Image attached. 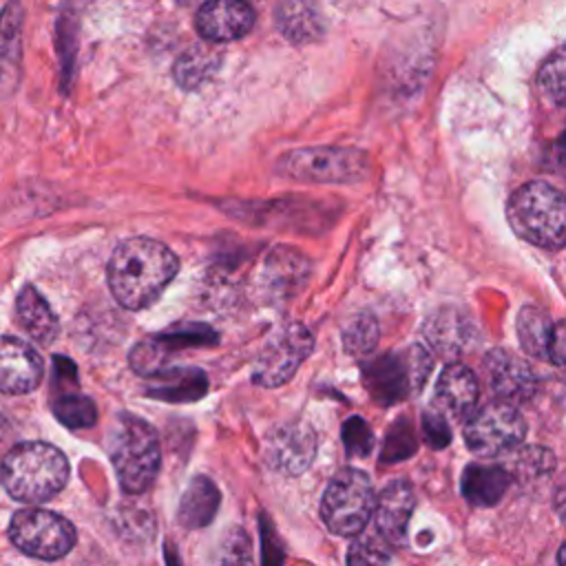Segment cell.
I'll use <instances>...</instances> for the list:
<instances>
[{"label": "cell", "mask_w": 566, "mask_h": 566, "mask_svg": "<svg viewBox=\"0 0 566 566\" xmlns=\"http://www.w3.org/2000/svg\"><path fill=\"white\" fill-rule=\"evenodd\" d=\"M374 511L376 495L365 471L347 467L329 480L323 493L321 515L332 533L343 537L358 535L367 526Z\"/></svg>", "instance_id": "cell-6"}, {"label": "cell", "mask_w": 566, "mask_h": 566, "mask_svg": "<svg viewBox=\"0 0 566 566\" xmlns=\"http://www.w3.org/2000/svg\"><path fill=\"white\" fill-rule=\"evenodd\" d=\"M413 506H416V497L407 480H394L380 491V495L376 497L374 522L385 544H391V546L405 544Z\"/></svg>", "instance_id": "cell-15"}, {"label": "cell", "mask_w": 566, "mask_h": 566, "mask_svg": "<svg viewBox=\"0 0 566 566\" xmlns=\"http://www.w3.org/2000/svg\"><path fill=\"white\" fill-rule=\"evenodd\" d=\"M517 338L522 349L539 360H551V343L555 325L537 305H524L517 314Z\"/></svg>", "instance_id": "cell-23"}, {"label": "cell", "mask_w": 566, "mask_h": 566, "mask_svg": "<svg viewBox=\"0 0 566 566\" xmlns=\"http://www.w3.org/2000/svg\"><path fill=\"white\" fill-rule=\"evenodd\" d=\"M378 321L371 314L363 312L356 314L343 329V347L352 356H363L374 352V347L378 345Z\"/></svg>", "instance_id": "cell-28"}, {"label": "cell", "mask_w": 566, "mask_h": 566, "mask_svg": "<svg viewBox=\"0 0 566 566\" xmlns=\"http://www.w3.org/2000/svg\"><path fill=\"white\" fill-rule=\"evenodd\" d=\"M276 172L305 184H354L369 172V159L358 148L310 146L285 153Z\"/></svg>", "instance_id": "cell-5"}, {"label": "cell", "mask_w": 566, "mask_h": 566, "mask_svg": "<svg viewBox=\"0 0 566 566\" xmlns=\"http://www.w3.org/2000/svg\"><path fill=\"white\" fill-rule=\"evenodd\" d=\"M511 484V473L497 464H469L462 473L460 489L469 504L493 506Z\"/></svg>", "instance_id": "cell-20"}, {"label": "cell", "mask_w": 566, "mask_h": 566, "mask_svg": "<svg viewBox=\"0 0 566 566\" xmlns=\"http://www.w3.org/2000/svg\"><path fill=\"white\" fill-rule=\"evenodd\" d=\"M557 564H559V566H566V542L562 544V548H559V553H557Z\"/></svg>", "instance_id": "cell-39"}, {"label": "cell", "mask_w": 566, "mask_h": 566, "mask_svg": "<svg viewBox=\"0 0 566 566\" xmlns=\"http://www.w3.org/2000/svg\"><path fill=\"white\" fill-rule=\"evenodd\" d=\"M305 272H307V261L292 250L281 248L268 256L265 274L272 287H279V290L294 287L305 279Z\"/></svg>", "instance_id": "cell-26"}, {"label": "cell", "mask_w": 566, "mask_h": 566, "mask_svg": "<svg viewBox=\"0 0 566 566\" xmlns=\"http://www.w3.org/2000/svg\"><path fill=\"white\" fill-rule=\"evenodd\" d=\"M416 451V438L409 418H398L394 427L387 431L385 447H382V460L385 462H398Z\"/></svg>", "instance_id": "cell-29"}, {"label": "cell", "mask_w": 566, "mask_h": 566, "mask_svg": "<svg viewBox=\"0 0 566 566\" xmlns=\"http://www.w3.org/2000/svg\"><path fill=\"white\" fill-rule=\"evenodd\" d=\"M108 458L126 493H144L159 471V440L155 429L133 416L119 413L108 436Z\"/></svg>", "instance_id": "cell-4"}, {"label": "cell", "mask_w": 566, "mask_h": 566, "mask_svg": "<svg viewBox=\"0 0 566 566\" xmlns=\"http://www.w3.org/2000/svg\"><path fill=\"white\" fill-rule=\"evenodd\" d=\"M66 480L69 462L53 444L22 442L4 455L2 484L18 502H46L66 486Z\"/></svg>", "instance_id": "cell-2"}, {"label": "cell", "mask_w": 566, "mask_h": 566, "mask_svg": "<svg viewBox=\"0 0 566 566\" xmlns=\"http://www.w3.org/2000/svg\"><path fill=\"white\" fill-rule=\"evenodd\" d=\"M44 365L35 349L15 336H4L0 345V389L4 394H29L42 380Z\"/></svg>", "instance_id": "cell-14"}, {"label": "cell", "mask_w": 566, "mask_h": 566, "mask_svg": "<svg viewBox=\"0 0 566 566\" xmlns=\"http://www.w3.org/2000/svg\"><path fill=\"white\" fill-rule=\"evenodd\" d=\"M537 80L551 102L566 106V42L542 62Z\"/></svg>", "instance_id": "cell-27"}, {"label": "cell", "mask_w": 566, "mask_h": 566, "mask_svg": "<svg viewBox=\"0 0 566 566\" xmlns=\"http://www.w3.org/2000/svg\"><path fill=\"white\" fill-rule=\"evenodd\" d=\"M221 66V51L208 44H195L188 46L172 66L175 82L184 91H195L203 82H208Z\"/></svg>", "instance_id": "cell-22"}, {"label": "cell", "mask_w": 566, "mask_h": 566, "mask_svg": "<svg viewBox=\"0 0 566 566\" xmlns=\"http://www.w3.org/2000/svg\"><path fill=\"white\" fill-rule=\"evenodd\" d=\"M506 219L513 232L533 245H566V197L546 181L520 186L506 203Z\"/></svg>", "instance_id": "cell-3"}, {"label": "cell", "mask_w": 566, "mask_h": 566, "mask_svg": "<svg viewBox=\"0 0 566 566\" xmlns=\"http://www.w3.org/2000/svg\"><path fill=\"white\" fill-rule=\"evenodd\" d=\"M484 376L497 400L506 405L526 402L537 389V378L528 363L506 349H491L486 354Z\"/></svg>", "instance_id": "cell-11"}, {"label": "cell", "mask_w": 566, "mask_h": 566, "mask_svg": "<svg viewBox=\"0 0 566 566\" xmlns=\"http://www.w3.org/2000/svg\"><path fill=\"white\" fill-rule=\"evenodd\" d=\"M526 422L522 413L506 402H489L473 411L464 424L467 447L482 458L509 453L522 444Z\"/></svg>", "instance_id": "cell-9"}, {"label": "cell", "mask_w": 566, "mask_h": 566, "mask_svg": "<svg viewBox=\"0 0 566 566\" xmlns=\"http://www.w3.org/2000/svg\"><path fill=\"white\" fill-rule=\"evenodd\" d=\"M551 360L566 367V321H559L553 332V343H551Z\"/></svg>", "instance_id": "cell-35"}, {"label": "cell", "mask_w": 566, "mask_h": 566, "mask_svg": "<svg viewBox=\"0 0 566 566\" xmlns=\"http://www.w3.org/2000/svg\"><path fill=\"white\" fill-rule=\"evenodd\" d=\"M195 27L212 42L237 40L254 27V9L239 0H212L199 7Z\"/></svg>", "instance_id": "cell-16"}, {"label": "cell", "mask_w": 566, "mask_h": 566, "mask_svg": "<svg viewBox=\"0 0 566 566\" xmlns=\"http://www.w3.org/2000/svg\"><path fill=\"white\" fill-rule=\"evenodd\" d=\"M179 270L170 248L148 237L122 241L108 261L106 279L115 301L126 310L150 305Z\"/></svg>", "instance_id": "cell-1"}, {"label": "cell", "mask_w": 566, "mask_h": 566, "mask_svg": "<svg viewBox=\"0 0 566 566\" xmlns=\"http://www.w3.org/2000/svg\"><path fill=\"white\" fill-rule=\"evenodd\" d=\"M217 566H252V553H250V539L241 528H232L221 551L217 553Z\"/></svg>", "instance_id": "cell-31"}, {"label": "cell", "mask_w": 566, "mask_h": 566, "mask_svg": "<svg viewBox=\"0 0 566 566\" xmlns=\"http://www.w3.org/2000/svg\"><path fill=\"white\" fill-rule=\"evenodd\" d=\"M422 334L436 354H440L447 360H453L473 345L478 329L462 310L447 305L429 314V318L422 325Z\"/></svg>", "instance_id": "cell-12"}, {"label": "cell", "mask_w": 566, "mask_h": 566, "mask_svg": "<svg viewBox=\"0 0 566 566\" xmlns=\"http://www.w3.org/2000/svg\"><path fill=\"white\" fill-rule=\"evenodd\" d=\"M274 537H268V542H263V551H265V557L268 562L263 566H281V551L272 544Z\"/></svg>", "instance_id": "cell-38"}, {"label": "cell", "mask_w": 566, "mask_h": 566, "mask_svg": "<svg viewBox=\"0 0 566 566\" xmlns=\"http://www.w3.org/2000/svg\"><path fill=\"white\" fill-rule=\"evenodd\" d=\"M314 338L303 323L281 325L261 347L252 365V380L261 387L285 385L310 356Z\"/></svg>", "instance_id": "cell-10"}, {"label": "cell", "mask_w": 566, "mask_h": 566, "mask_svg": "<svg viewBox=\"0 0 566 566\" xmlns=\"http://www.w3.org/2000/svg\"><path fill=\"white\" fill-rule=\"evenodd\" d=\"M347 566H391V557L382 542L360 537L347 551Z\"/></svg>", "instance_id": "cell-30"}, {"label": "cell", "mask_w": 566, "mask_h": 566, "mask_svg": "<svg viewBox=\"0 0 566 566\" xmlns=\"http://www.w3.org/2000/svg\"><path fill=\"white\" fill-rule=\"evenodd\" d=\"M274 27L285 40L307 44L323 35L325 20L318 7L310 2H281L274 9Z\"/></svg>", "instance_id": "cell-18"}, {"label": "cell", "mask_w": 566, "mask_h": 566, "mask_svg": "<svg viewBox=\"0 0 566 566\" xmlns=\"http://www.w3.org/2000/svg\"><path fill=\"white\" fill-rule=\"evenodd\" d=\"M9 539L38 559H60L75 546L73 524L44 509H22L11 517Z\"/></svg>", "instance_id": "cell-8"}, {"label": "cell", "mask_w": 566, "mask_h": 566, "mask_svg": "<svg viewBox=\"0 0 566 566\" xmlns=\"http://www.w3.org/2000/svg\"><path fill=\"white\" fill-rule=\"evenodd\" d=\"M343 440L349 455H367L374 444V436L363 418H349L343 427Z\"/></svg>", "instance_id": "cell-32"}, {"label": "cell", "mask_w": 566, "mask_h": 566, "mask_svg": "<svg viewBox=\"0 0 566 566\" xmlns=\"http://www.w3.org/2000/svg\"><path fill=\"white\" fill-rule=\"evenodd\" d=\"M478 378L475 374L460 363H451L438 378L436 385V409L442 416L464 418L473 413L478 402Z\"/></svg>", "instance_id": "cell-17"}, {"label": "cell", "mask_w": 566, "mask_h": 566, "mask_svg": "<svg viewBox=\"0 0 566 566\" xmlns=\"http://www.w3.org/2000/svg\"><path fill=\"white\" fill-rule=\"evenodd\" d=\"M53 416L71 429H82V427H91L97 420V409L93 405V400L84 394H80L77 389L71 391H60L55 396V400L51 402Z\"/></svg>", "instance_id": "cell-25"}, {"label": "cell", "mask_w": 566, "mask_h": 566, "mask_svg": "<svg viewBox=\"0 0 566 566\" xmlns=\"http://www.w3.org/2000/svg\"><path fill=\"white\" fill-rule=\"evenodd\" d=\"M553 506H555V513L562 517V522H566V471L557 480V486L553 493Z\"/></svg>", "instance_id": "cell-37"}, {"label": "cell", "mask_w": 566, "mask_h": 566, "mask_svg": "<svg viewBox=\"0 0 566 566\" xmlns=\"http://www.w3.org/2000/svg\"><path fill=\"white\" fill-rule=\"evenodd\" d=\"M217 506H219V491H217L214 482L199 475L186 489L179 511H177V517L186 528L206 526L214 517Z\"/></svg>", "instance_id": "cell-24"}, {"label": "cell", "mask_w": 566, "mask_h": 566, "mask_svg": "<svg viewBox=\"0 0 566 566\" xmlns=\"http://www.w3.org/2000/svg\"><path fill=\"white\" fill-rule=\"evenodd\" d=\"M15 314L22 329L42 345H49L60 332L55 312L33 285H24L15 296Z\"/></svg>", "instance_id": "cell-21"}, {"label": "cell", "mask_w": 566, "mask_h": 566, "mask_svg": "<svg viewBox=\"0 0 566 566\" xmlns=\"http://www.w3.org/2000/svg\"><path fill=\"white\" fill-rule=\"evenodd\" d=\"M548 166L551 170L566 175V130L553 142L548 150Z\"/></svg>", "instance_id": "cell-36"}, {"label": "cell", "mask_w": 566, "mask_h": 566, "mask_svg": "<svg viewBox=\"0 0 566 566\" xmlns=\"http://www.w3.org/2000/svg\"><path fill=\"white\" fill-rule=\"evenodd\" d=\"M422 433L427 444L433 449H442L451 442V429L447 424V418L438 409L422 413Z\"/></svg>", "instance_id": "cell-33"}, {"label": "cell", "mask_w": 566, "mask_h": 566, "mask_svg": "<svg viewBox=\"0 0 566 566\" xmlns=\"http://www.w3.org/2000/svg\"><path fill=\"white\" fill-rule=\"evenodd\" d=\"M206 389H208V378L201 369L181 367V369H164L150 376L144 394L168 400V402H188V400L201 398Z\"/></svg>", "instance_id": "cell-19"}, {"label": "cell", "mask_w": 566, "mask_h": 566, "mask_svg": "<svg viewBox=\"0 0 566 566\" xmlns=\"http://www.w3.org/2000/svg\"><path fill=\"white\" fill-rule=\"evenodd\" d=\"M431 367L433 360L429 352L420 345H411L402 352L371 358L363 367V378L376 402L394 405L418 391L424 385Z\"/></svg>", "instance_id": "cell-7"}, {"label": "cell", "mask_w": 566, "mask_h": 566, "mask_svg": "<svg viewBox=\"0 0 566 566\" xmlns=\"http://www.w3.org/2000/svg\"><path fill=\"white\" fill-rule=\"evenodd\" d=\"M515 467L526 473V475H544L553 469V455L546 451V449H537V447H531V449H524L517 460H515Z\"/></svg>", "instance_id": "cell-34"}, {"label": "cell", "mask_w": 566, "mask_h": 566, "mask_svg": "<svg viewBox=\"0 0 566 566\" xmlns=\"http://www.w3.org/2000/svg\"><path fill=\"white\" fill-rule=\"evenodd\" d=\"M316 453V438L305 424H283L265 442V460L272 469L296 475L303 473Z\"/></svg>", "instance_id": "cell-13"}]
</instances>
